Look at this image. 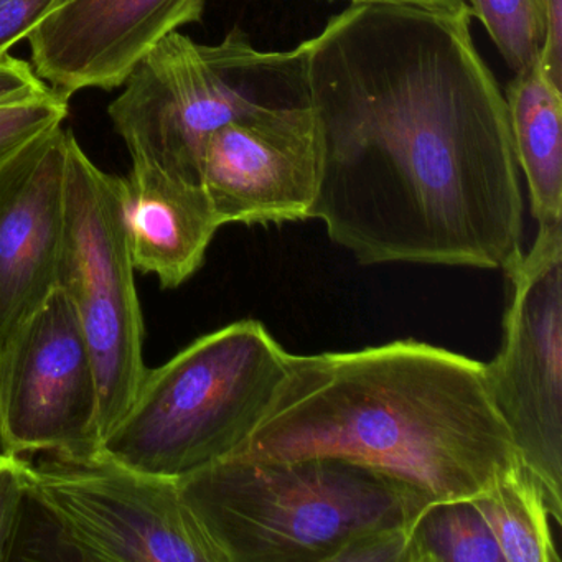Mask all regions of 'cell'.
Listing matches in <instances>:
<instances>
[{
	"mask_svg": "<svg viewBox=\"0 0 562 562\" xmlns=\"http://www.w3.org/2000/svg\"><path fill=\"white\" fill-rule=\"evenodd\" d=\"M411 526L378 529L360 536L335 558V562H409Z\"/></svg>",
	"mask_w": 562,
	"mask_h": 562,
	"instance_id": "obj_20",
	"label": "cell"
},
{
	"mask_svg": "<svg viewBox=\"0 0 562 562\" xmlns=\"http://www.w3.org/2000/svg\"><path fill=\"white\" fill-rule=\"evenodd\" d=\"M27 499V460L0 450V562L14 559Z\"/></svg>",
	"mask_w": 562,
	"mask_h": 562,
	"instance_id": "obj_19",
	"label": "cell"
},
{
	"mask_svg": "<svg viewBox=\"0 0 562 562\" xmlns=\"http://www.w3.org/2000/svg\"><path fill=\"white\" fill-rule=\"evenodd\" d=\"M470 19L469 5L351 4L305 41L308 220L361 266L506 272L525 252L508 108Z\"/></svg>",
	"mask_w": 562,
	"mask_h": 562,
	"instance_id": "obj_1",
	"label": "cell"
},
{
	"mask_svg": "<svg viewBox=\"0 0 562 562\" xmlns=\"http://www.w3.org/2000/svg\"><path fill=\"white\" fill-rule=\"evenodd\" d=\"M70 114V97L55 90L48 97L0 108V169L38 137L57 130Z\"/></svg>",
	"mask_w": 562,
	"mask_h": 562,
	"instance_id": "obj_18",
	"label": "cell"
},
{
	"mask_svg": "<svg viewBox=\"0 0 562 562\" xmlns=\"http://www.w3.org/2000/svg\"><path fill=\"white\" fill-rule=\"evenodd\" d=\"M70 134L57 127L0 169V340L57 288Z\"/></svg>",
	"mask_w": 562,
	"mask_h": 562,
	"instance_id": "obj_12",
	"label": "cell"
},
{
	"mask_svg": "<svg viewBox=\"0 0 562 562\" xmlns=\"http://www.w3.org/2000/svg\"><path fill=\"white\" fill-rule=\"evenodd\" d=\"M100 406L90 344L57 285L0 340V450L100 452Z\"/></svg>",
	"mask_w": 562,
	"mask_h": 562,
	"instance_id": "obj_9",
	"label": "cell"
},
{
	"mask_svg": "<svg viewBox=\"0 0 562 562\" xmlns=\"http://www.w3.org/2000/svg\"><path fill=\"white\" fill-rule=\"evenodd\" d=\"M305 57V42L288 52L258 50L239 27L216 45L173 32L137 64L108 113L131 160L202 186L203 147L220 127L311 106Z\"/></svg>",
	"mask_w": 562,
	"mask_h": 562,
	"instance_id": "obj_5",
	"label": "cell"
},
{
	"mask_svg": "<svg viewBox=\"0 0 562 562\" xmlns=\"http://www.w3.org/2000/svg\"><path fill=\"white\" fill-rule=\"evenodd\" d=\"M177 483L228 562H335L355 539L411 526L432 503L390 473L330 456H229Z\"/></svg>",
	"mask_w": 562,
	"mask_h": 562,
	"instance_id": "obj_3",
	"label": "cell"
},
{
	"mask_svg": "<svg viewBox=\"0 0 562 562\" xmlns=\"http://www.w3.org/2000/svg\"><path fill=\"white\" fill-rule=\"evenodd\" d=\"M505 274L512 297L486 383L516 453L562 519V222L538 226Z\"/></svg>",
	"mask_w": 562,
	"mask_h": 562,
	"instance_id": "obj_8",
	"label": "cell"
},
{
	"mask_svg": "<svg viewBox=\"0 0 562 562\" xmlns=\"http://www.w3.org/2000/svg\"><path fill=\"white\" fill-rule=\"evenodd\" d=\"M518 169L538 226L562 222V87L541 61L518 71L505 94Z\"/></svg>",
	"mask_w": 562,
	"mask_h": 562,
	"instance_id": "obj_14",
	"label": "cell"
},
{
	"mask_svg": "<svg viewBox=\"0 0 562 562\" xmlns=\"http://www.w3.org/2000/svg\"><path fill=\"white\" fill-rule=\"evenodd\" d=\"M311 456L373 467L432 503L483 495L519 459L485 363L413 338L288 353L274 397L232 457Z\"/></svg>",
	"mask_w": 562,
	"mask_h": 562,
	"instance_id": "obj_2",
	"label": "cell"
},
{
	"mask_svg": "<svg viewBox=\"0 0 562 562\" xmlns=\"http://www.w3.org/2000/svg\"><path fill=\"white\" fill-rule=\"evenodd\" d=\"M124 215V179L68 140L58 281L80 318L100 383L101 439L130 406L147 367L144 322Z\"/></svg>",
	"mask_w": 562,
	"mask_h": 562,
	"instance_id": "obj_6",
	"label": "cell"
},
{
	"mask_svg": "<svg viewBox=\"0 0 562 562\" xmlns=\"http://www.w3.org/2000/svg\"><path fill=\"white\" fill-rule=\"evenodd\" d=\"M124 179V215L134 268L164 289L189 281L222 223L199 183L133 160Z\"/></svg>",
	"mask_w": 562,
	"mask_h": 562,
	"instance_id": "obj_13",
	"label": "cell"
},
{
	"mask_svg": "<svg viewBox=\"0 0 562 562\" xmlns=\"http://www.w3.org/2000/svg\"><path fill=\"white\" fill-rule=\"evenodd\" d=\"M539 61L551 80L562 87V0H546V41Z\"/></svg>",
	"mask_w": 562,
	"mask_h": 562,
	"instance_id": "obj_23",
	"label": "cell"
},
{
	"mask_svg": "<svg viewBox=\"0 0 562 562\" xmlns=\"http://www.w3.org/2000/svg\"><path fill=\"white\" fill-rule=\"evenodd\" d=\"M505 562H561L551 519L561 525L538 476L516 460L492 488L476 496Z\"/></svg>",
	"mask_w": 562,
	"mask_h": 562,
	"instance_id": "obj_15",
	"label": "cell"
},
{
	"mask_svg": "<svg viewBox=\"0 0 562 562\" xmlns=\"http://www.w3.org/2000/svg\"><path fill=\"white\" fill-rule=\"evenodd\" d=\"M64 0H0V55L27 41Z\"/></svg>",
	"mask_w": 562,
	"mask_h": 562,
	"instance_id": "obj_21",
	"label": "cell"
},
{
	"mask_svg": "<svg viewBox=\"0 0 562 562\" xmlns=\"http://www.w3.org/2000/svg\"><path fill=\"white\" fill-rule=\"evenodd\" d=\"M34 65L12 55H0V108L27 103L54 93Z\"/></svg>",
	"mask_w": 562,
	"mask_h": 562,
	"instance_id": "obj_22",
	"label": "cell"
},
{
	"mask_svg": "<svg viewBox=\"0 0 562 562\" xmlns=\"http://www.w3.org/2000/svg\"><path fill=\"white\" fill-rule=\"evenodd\" d=\"M288 353L255 318L196 338L172 360L146 370L100 452L176 480L232 456L268 409Z\"/></svg>",
	"mask_w": 562,
	"mask_h": 562,
	"instance_id": "obj_4",
	"label": "cell"
},
{
	"mask_svg": "<svg viewBox=\"0 0 562 562\" xmlns=\"http://www.w3.org/2000/svg\"><path fill=\"white\" fill-rule=\"evenodd\" d=\"M317 177L311 106L233 121L209 137L200 160V183L222 226L308 220Z\"/></svg>",
	"mask_w": 562,
	"mask_h": 562,
	"instance_id": "obj_10",
	"label": "cell"
},
{
	"mask_svg": "<svg viewBox=\"0 0 562 562\" xmlns=\"http://www.w3.org/2000/svg\"><path fill=\"white\" fill-rule=\"evenodd\" d=\"M27 492L71 558L228 562L183 502L176 479L131 469L104 453L27 460Z\"/></svg>",
	"mask_w": 562,
	"mask_h": 562,
	"instance_id": "obj_7",
	"label": "cell"
},
{
	"mask_svg": "<svg viewBox=\"0 0 562 562\" xmlns=\"http://www.w3.org/2000/svg\"><path fill=\"white\" fill-rule=\"evenodd\" d=\"M467 5L515 74L541 58L546 0H467Z\"/></svg>",
	"mask_w": 562,
	"mask_h": 562,
	"instance_id": "obj_17",
	"label": "cell"
},
{
	"mask_svg": "<svg viewBox=\"0 0 562 562\" xmlns=\"http://www.w3.org/2000/svg\"><path fill=\"white\" fill-rule=\"evenodd\" d=\"M351 4H393L430 11H457L465 8L467 0H351Z\"/></svg>",
	"mask_w": 562,
	"mask_h": 562,
	"instance_id": "obj_24",
	"label": "cell"
},
{
	"mask_svg": "<svg viewBox=\"0 0 562 562\" xmlns=\"http://www.w3.org/2000/svg\"><path fill=\"white\" fill-rule=\"evenodd\" d=\"M206 0H64L29 35L32 65L71 97L116 90L167 35L202 21Z\"/></svg>",
	"mask_w": 562,
	"mask_h": 562,
	"instance_id": "obj_11",
	"label": "cell"
},
{
	"mask_svg": "<svg viewBox=\"0 0 562 562\" xmlns=\"http://www.w3.org/2000/svg\"><path fill=\"white\" fill-rule=\"evenodd\" d=\"M409 562H505L473 498L429 503L409 531Z\"/></svg>",
	"mask_w": 562,
	"mask_h": 562,
	"instance_id": "obj_16",
	"label": "cell"
}]
</instances>
